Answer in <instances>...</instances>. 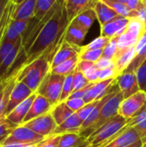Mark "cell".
Returning <instances> with one entry per match:
<instances>
[{"instance_id": "3", "label": "cell", "mask_w": 146, "mask_h": 147, "mask_svg": "<svg viewBox=\"0 0 146 147\" xmlns=\"http://www.w3.org/2000/svg\"><path fill=\"white\" fill-rule=\"evenodd\" d=\"M129 121L120 115L114 116L87 138L89 146L103 147L106 146L129 124Z\"/></svg>"}, {"instance_id": "34", "label": "cell", "mask_w": 146, "mask_h": 147, "mask_svg": "<svg viewBox=\"0 0 146 147\" xmlns=\"http://www.w3.org/2000/svg\"><path fill=\"white\" fill-rule=\"evenodd\" d=\"M111 40V38L105 37L100 35L99 37L96 38L91 42L88 43L85 46H82V51L87 50H96V49H103Z\"/></svg>"}, {"instance_id": "26", "label": "cell", "mask_w": 146, "mask_h": 147, "mask_svg": "<svg viewBox=\"0 0 146 147\" xmlns=\"http://www.w3.org/2000/svg\"><path fill=\"white\" fill-rule=\"evenodd\" d=\"M129 125L137 131L142 142V147H146V104L135 117L129 121Z\"/></svg>"}, {"instance_id": "43", "label": "cell", "mask_w": 146, "mask_h": 147, "mask_svg": "<svg viewBox=\"0 0 146 147\" xmlns=\"http://www.w3.org/2000/svg\"><path fill=\"white\" fill-rule=\"evenodd\" d=\"M61 135H51L45 138L38 144L37 147H59Z\"/></svg>"}, {"instance_id": "51", "label": "cell", "mask_w": 146, "mask_h": 147, "mask_svg": "<svg viewBox=\"0 0 146 147\" xmlns=\"http://www.w3.org/2000/svg\"><path fill=\"white\" fill-rule=\"evenodd\" d=\"M89 146V141L87 140V139L83 142V143H81L80 145H78V146H77L75 147H88Z\"/></svg>"}, {"instance_id": "31", "label": "cell", "mask_w": 146, "mask_h": 147, "mask_svg": "<svg viewBox=\"0 0 146 147\" xmlns=\"http://www.w3.org/2000/svg\"><path fill=\"white\" fill-rule=\"evenodd\" d=\"M85 140L79 134H65L60 137L59 147H75L83 143Z\"/></svg>"}, {"instance_id": "8", "label": "cell", "mask_w": 146, "mask_h": 147, "mask_svg": "<svg viewBox=\"0 0 146 147\" xmlns=\"http://www.w3.org/2000/svg\"><path fill=\"white\" fill-rule=\"evenodd\" d=\"M145 104L146 92L139 90L134 95L122 100L118 115L127 120H131L143 109Z\"/></svg>"}, {"instance_id": "42", "label": "cell", "mask_w": 146, "mask_h": 147, "mask_svg": "<svg viewBox=\"0 0 146 147\" xmlns=\"http://www.w3.org/2000/svg\"><path fill=\"white\" fill-rule=\"evenodd\" d=\"M16 42L17 41L13 42V41H9V40H4L3 41V43L0 46V65L3 63V61L5 59V58L10 53V51L12 50V48L14 47V46L15 45Z\"/></svg>"}, {"instance_id": "4", "label": "cell", "mask_w": 146, "mask_h": 147, "mask_svg": "<svg viewBox=\"0 0 146 147\" xmlns=\"http://www.w3.org/2000/svg\"><path fill=\"white\" fill-rule=\"evenodd\" d=\"M123 99H124L123 95L119 90L106 102V104L102 108V109L100 113V115L97 118V120L96 121V122L92 126H90L89 127L85 129L84 131L81 132L79 134L81 136H83V138L87 139L93 133H95L97 129H99L102 125H104L108 120H110L114 116L117 115L118 112H119L120 105Z\"/></svg>"}, {"instance_id": "54", "label": "cell", "mask_w": 146, "mask_h": 147, "mask_svg": "<svg viewBox=\"0 0 146 147\" xmlns=\"http://www.w3.org/2000/svg\"><path fill=\"white\" fill-rule=\"evenodd\" d=\"M112 1H115V2H119V3H126L127 0H112Z\"/></svg>"}, {"instance_id": "21", "label": "cell", "mask_w": 146, "mask_h": 147, "mask_svg": "<svg viewBox=\"0 0 146 147\" xmlns=\"http://www.w3.org/2000/svg\"><path fill=\"white\" fill-rule=\"evenodd\" d=\"M36 0H24L19 4H15L12 20H28L34 16Z\"/></svg>"}, {"instance_id": "25", "label": "cell", "mask_w": 146, "mask_h": 147, "mask_svg": "<svg viewBox=\"0 0 146 147\" xmlns=\"http://www.w3.org/2000/svg\"><path fill=\"white\" fill-rule=\"evenodd\" d=\"M136 50V56L131 65L125 71H134L139 69V67L143 64V62L146 59V30L143 34L135 46ZM124 71V72H125Z\"/></svg>"}, {"instance_id": "23", "label": "cell", "mask_w": 146, "mask_h": 147, "mask_svg": "<svg viewBox=\"0 0 146 147\" xmlns=\"http://www.w3.org/2000/svg\"><path fill=\"white\" fill-rule=\"evenodd\" d=\"M88 33L89 31H86L73 23H69L65 33V40L74 46L82 47Z\"/></svg>"}, {"instance_id": "33", "label": "cell", "mask_w": 146, "mask_h": 147, "mask_svg": "<svg viewBox=\"0 0 146 147\" xmlns=\"http://www.w3.org/2000/svg\"><path fill=\"white\" fill-rule=\"evenodd\" d=\"M57 1L58 0H36L34 16L37 19L41 20L54 6Z\"/></svg>"}, {"instance_id": "2", "label": "cell", "mask_w": 146, "mask_h": 147, "mask_svg": "<svg viewBox=\"0 0 146 147\" xmlns=\"http://www.w3.org/2000/svg\"><path fill=\"white\" fill-rule=\"evenodd\" d=\"M50 62L44 57H40L24 66L15 68L16 81L24 83L33 92L37 91L44 78L50 72Z\"/></svg>"}, {"instance_id": "22", "label": "cell", "mask_w": 146, "mask_h": 147, "mask_svg": "<svg viewBox=\"0 0 146 147\" xmlns=\"http://www.w3.org/2000/svg\"><path fill=\"white\" fill-rule=\"evenodd\" d=\"M30 19L28 20H12L9 23V26L7 29L5 39L9 41L15 42L21 39L25 33Z\"/></svg>"}, {"instance_id": "28", "label": "cell", "mask_w": 146, "mask_h": 147, "mask_svg": "<svg viewBox=\"0 0 146 147\" xmlns=\"http://www.w3.org/2000/svg\"><path fill=\"white\" fill-rule=\"evenodd\" d=\"M77 69H78L85 76L89 83L98 82L99 70L96 67V64L94 62L79 60Z\"/></svg>"}, {"instance_id": "45", "label": "cell", "mask_w": 146, "mask_h": 147, "mask_svg": "<svg viewBox=\"0 0 146 147\" xmlns=\"http://www.w3.org/2000/svg\"><path fill=\"white\" fill-rule=\"evenodd\" d=\"M117 73L115 71L114 68H108V69H104V70H100L99 71V76H98V82L99 81H105L108 80L111 78H116Z\"/></svg>"}, {"instance_id": "7", "label": "cell", "mask_w": 146, "mask_h": 147, "mask_svg": "<svg viewBox=\"0 0 146 147\" xmlns=\"http://www.w3.org/2000/svg\"><path fill=\"white\" fill-rule=\"evenodd\" d=\"M45 138L33 130L20 125L15 127L11 133L3 139L0 145H7V144H22V145H31V144H38L41 142Z\"/></svg>"}, {"instance_id": "35", "label": "cell", "mask_w": 146, "mask_h": 147, "mask_svg": "<svg viewBox=\"0 0 146 147\" xmlns=\"http://www.w3.org/2000/svg\"><path fill=\"white\" fill-rule=\"evenodd\" d=\"M73 91H74L73 76H72V74H70V75L65 77L64 85H63V89H62V92H61V96L59 98V102H65L70 97V96L73 93Z\"/></svg>"}, {"instance_id": "39", "label": "cell", "mask_w": 146, "mask_h": 147, "mask_svg": "<svg viewBox=\"0 0 146 147\" xmlns=\"http://www.w3.org/2000/svg\"><path fill=\"white\" fill-rule=\"evenodd\" d=\"M118 48V37L112 38L109 43L103 48L102 57L114 59Z\"/></svg>"}, {"instance_id": "10", "label": "cell", "mask_w": 146, "mask_h": 147, "mask_svg": "<svg viewBox=\"0 0 146 147\" xmlns=\"http://www.w3.org/2000/svg\"><path fill=\"white\" fill-rule=\"evenodd\" d=\"M117 84L124 99L134 95L140 90L137 74L134 71H125L117 77Z\"/></svg>"}, {"instance_id": "16", "label": "cell", "mask_w": 146, "mask_h": 147, "mask_svg": "<svg viewBox=\"0 0 146 147\" xmlns=\"http://www.w3.org/2000/svg\"><path fill=\"white\" fill-rule=\"evenodd\" d=\"M129 20L130 18L119 16L112 22L101 26V35L111 39L120 36L126 31L129 23Z\"/></svg>"}, {"instance_id": "13", "label": "cell", "mask_w": 146, "mask_h": 147, "mask_svg": "<svg viewBox=\"0 0 146 147\" xmlns=\"http://www.w3.org/2000/svg\"><path fill=\"white\" fill-rule=\"evenodd\" d=\"M99 0H65V8L69 23L78 15L94 9Z\"/></svg>"}, {"instance_id": "24", "label": "cell", "mask_w": 146, "mask_h": 147, "mask_svg": "<svg viewBox=\"0 0 146 147\" xmlns=\"http://www.w3.org/2000/svg\"><path fill=\"white\" fill-rule=\"evenodd\" d=\"M94 9L97 16V20L99 21L101 26H103L106 23L112 22L120 16L114 9L109 7L102 0H99L97 2Z\"/></svg>"}, {"instance_id": "53", "label": "cell", "mask_w": 146, "mask_h": 147, "mask_svg": "<svg viewBox=\"0 0 146 147\" xmlns=\"http://www.w3.org/2000/svg\"><path fill=\"white\" fill-rule=\"evenodd\" d=\"M39 144V143H38ZM38 144H31V145H26L25 146L23 147H37Z\"/></svg>"}, {"instance_id": "20", "label": "cell", "mask_w": 146, "mask_h": 147, "mask_svg": "<svg viewBox=\"0 0 146 147\" xmlns=\"http://www.w3.org/2000/svg\"><path fill=\"white\" fill-rule=\"evenodd\" d=\"M83 124V121L80 119L77 113H74L71 116L66 119L63 123L57 126L52 135H62L65 134H79Z\"/></svg>"}, {"instance_id": "11", "label": "cell", "mask_w": 146, "mask_h": 147, "mask_svg": "<svg viewBox=\"0 0 146 147\" xmlns=\"http://www.w3.org/2000/svg\"><path fill=\"white\" fill-rule=\"evenodd\" d=\"M116 78H111L105 81H99L96 83H93L91 86L89 88V90H87L83 100L85 102L86 104L94 102L96 100H100L112 90L113 86L117 83Z\"/></svg>"}, {"instance_id": "57", "label": "cell", "mask_w": 146, "mask_h": 147, "mask_svg": "<svg viewBox=\"0 0 146 147\" xmlns=\"http://www.w3.org/2000/svg\"><path fill=\"white\" fill-rule=\"evenodd\" d=\"M144 1H145V0H144Z\"/></svg>"}, {"instance_id": "55", "label": "cell", "mask_w": 146, "mask_h": 147, "mask_svg": "<svg viewBox=\"0 0 146 147\" xmlns=\"http://www.w3.org/2000/svg\"><path fill=\"white\" fill-rule=\"evenodd\" d=\"M145 3H146V0H145Z\"/></svg>"}, {"instance_id": "29", "label": "cell", "mask_w": 146, "mask_h": 147, "mask_svg": "<svg viewBox=\"0 0 146 147\" xmlns=\"http://www.w3.org/2000/svg\"><path fill=\"white\" fill-rule=\"evenodd\" d=\"M50 112L58 126L63 123L66 119H68L74 114V112L67 106L65 102H59L52 107Z\"/></svg>"}, {"instance_id": "37", "label": "cell", "mask_w": 146, "mask_h": 147, "mask_svg": "<svg viewBox=\"0 0 146 147\" xmlns=\"http://www.w3.org/2000/svg\"><path fill=\"white\" fill-rule=\"evenodd\" d=\"M102 52L103 49L81 51L79 54V60H86L96 63L102 57Z\"/></svg>"}, {"instance_id": "6", "label": "cell", "mask_w": 146, "mask_h": 147, "mask_svg": "<svg viewBox=\"0 0 146 147\" xmlns=\"http://www.w3.org/2000/svg\"><path fill=\"white\" fill-rule=\"evenodd\" d=\"M145 30L146 25L139 18H130L126 31L118 37L117 52L123 51L131 47H135Z\"/></svg>"}, {"instance_id": "56", "label": "cell", "mask_w": 146, "mask_h": 147, "mask_svg": "<svg viewBox=\"0 0 146 147\" xmlns=\"http://www.w3.org/2000/svg\"><path fill=\"white\" fill-rule=\"evenodd\" d=\"M88 147H90V146H88Z\"/></svg>"}, {"instance_id": "19", "label": "cell", "mask_w": 146, "mask_h": 147, "mask_svg": "<svg viewBox=\"0 0 146 147\" xmlns=\"http://www.w3.org/2000/svg\"><path fill=\"white\" fill-rule=\"evenodd\" d=\"M35 96H36V93H34L33 95H31L24 102H22L21 104L15 107L8 115H6V118L16 126L22 125L30 109V107Z\"/></svg>"}, {"instance_id": "44", "label": "cell", "mask_w": 146, "mask_h": 147, "mask_svg": "<svg viewBox=\"0 0 146 147\" xmlns=\"http://www.w3.org/2000/svg\"><path fill=\"white\" fill-rule=\"evenodd\" d=\"M67 106L74 112L77 113L83 106H85V102L81 98H69L65 101Z\"/></svg>"}, {"instance_id": "48", "label": "cell", "mask_w": 146, "mask_h": 147, "mask_svg": "<svg viewBox=\"0 0 146 147\" xmlns=\"http://www.w3.org/2000/svg\"><path fill=\"white\" fill-rule=\"evenodd\" d=\"M10 0H0V22H1V19L3 17V12L9 3Z\"/></svg>"}, {"instance_id": "41", "label": "cell", "mask_w": 146, "mask_h": 147, "mask_svg": "<svg viewBox=\"0 0 146 147\" xmlns=\"http://www.w3.org/2000/svg\"><path fill=\"white\" fill-rule=\"evenodd\" d=\"M98 101L99 100H96L94 102H89V103L85 104V106H83L80 110H78L77 112V115L80 117V119L82 121H83V122L87 120V118L89 117V115L91 114V112L95 109L96 105L97 104Z\"/></svg>"}, {"instance_id": "15", "label": "cell", "mask_w": 146, "mask_h": 147, "mask_svg": "<svg viewBox=\"0 0 146 147\" xmlns=\"http://www.w3.org/2000/svg\"><path fill=\"white\" fill-rule=\"evenodd\" d=\"M81 51H82V47L74 46L72 44L68 43L67 41H65L64 40L63 43L61 44V46L59 47V48L58 49L57 53H55V55L53 56V58L52 59V62L50 65L51 69L54 68L55 66L59 65V64H61L73 57L78 56L80 54Z\"/></svg>"}, {"instance_id": "14", "label": "cell", "mask_w": 146, "mask_h": 147, "mask_svg": "<svg viewBox=\"0 0 146 147\" xmlns=\"http://www.w3.org/2000/svg\"><path fill=\"white\" fill-rule=\"evenodd\" d=\"M139 140H140V139L137 131L128 124L110 142L103 147H126Z\"/></svg>"}, {"instance_id": "12", "label": "cell", "mask_w": 146, "mask_h": 147, "mask_svg": "<svg viewBox=\"0 0 146 147\" xmlns=\"http://www.w3.org/2000/svg\"><path fill=\"white\" fill-rule=\"evenodd\" d=\"M34 93L35 92H33L24 83L16 81L12 90L11 95L9 96V100L4 114L5 116L8 115L15 107H17L22 102H24Z\"/></svg>"}, {"instance_id": "27", "label": "cell", "mask_w": 146, "mask_h": 147, "mask_svg": "<svg viewBox=\"0 0 146 147\" xmlns=\"http://www.w3.org/2000/svg\"><path fill=\"white\" fill-rule=\"evenodd\" d=\"M97 19L96 13L95 11V9H90L83 13L78 15L74 20H72L70 23H73L82 28H83L86 31H89L90 28L94 24L95 21Z\"/></svg>"}, {"instance_id": "52", "label": "cell", "mask_w": 146, "mask_h": 147, "mask_svg": "<svg viewBox=\"0 0 146 147\" xmlns=\"http://www.w3.org/2000/svg\"><path fill=\"white\" fill-rule=\"evenodd\" d=\"M24 0H12V2L15 3V4H19V3H21L22 2H23Z\"/></svg>"}, {"instance_id": "36", "label": "cell", "mask_w": 146, "mask_h": 147, "mask_svg": "<svg viewBox=\"0 0 146 147\" xmlns=\"http://www.w3.org/2000/svg\"><path fill=\"white\" fill-rule=\"evenodd\" d=\"M73 76V85H74V91L80 90L85 87H87L90 83L85 78V76L78 70L76 69L72 73ZM73 91V92H74Z\"/></svg>"}, {"instance_id": "47", "label": "cell", "mask_w": 146, "mask_h": 147, "mask_svg": "<svg viewBox=\"0 0 146 147\" xmlns=\"http://www.w3.org/2000/svg\"><path fill=\"white\" fill-rule=\"evenodd\" d=\"M137 12V17L139 18L142 22H144V23L146 25V3L138 10H136Z\"/></svg>"}, {"instance_id": "5", "label": "cell", "mask_w": 146, "mask_h": 147, "mask_svg": "<svg viewBox=\"0 0 146 147\" xmlns=\"http://www.w3.org/2000/svg\"><path fill=\"white\" fill-rule=\"evenodd\" d=\"M65 77L52 73L51 71L42 81L36 93L45 96L52 106L59 102Z\"/></svg>"}, {"instance_id": "18", "label": "cell", "mask_w": 146, "mask_h": 147, "mask_svg": "<svg viewBox=\"0 0 146 147\" xmlns=\"http://www.w3.org/2000/svg\"><path fill=\"white\" fill-rule=\"evenodd\" d=\"M136 56L135 47H131L123 51L117 52L114 58V69L117 73V76L122 74L131 65L133 60Z\"/></svg>"}, {"instance_id": "9", "label": "cell", "mask_w": 146, "mask_h": 147, "mask_svg": "<svg viewBox=\"0 0 146 147\" xmlns=\"http://www.w3.org/2000/svg\"><path fill=\"white\" fill-rule=\"evenodd\" d=\"M22 125L33 130L34 133L43 136L44 138L52 135L58 126L51 112L46 113L28 122L22 123Z\"/></svg>"}, {"instance_id": "1", "label": "cell", "mask_w": 146, "mask_h": 147, "mask_svg": "<svg viewBox=\"0 0 146 147\" xmlns=\"http://www.w3.org/2000/svg\"><path fill=\"white\" fill-rule=\"evenodd\" d=\"M68 25L65 0H58L41 20L35 16L31 18L22 37L26 59L21 66L27 65L40 57L46 58L51 65L53 56L65 40Z\"/></svg>"}, {"instance_id": "49", "label": "cell", "mask_w": 146, "mask_h": 147, "mask_svg": "<svg viewBox=\"0 0 146 147\" xmlns=\"http://www.w3.org/2000/svg\"><path fill=\"white\" fill-rule=\"evenodd\" d=\"M26 145L22 144H7V145H0V147H23Z\"/></svg>"}, {"instance_id": "50", "label": "cell", "mask_w": 146, "mask_h": 147, "mask_svg": "<svg viewBox=\"0 0 146 147\" xmlns=\"http://www.w3.org/2000/svg\"><path fill=\"white\" fill-rule=\"evenodd\" d=\"M126 147H142V142L140 140H139V141H137V142H135V143H133V144Z\"/></svg>"}, {"instance_id": "46", "label": "cell", "mask_w": 146, "mask_h": 147, "mask_svg": "<svg viewBox=\"0 0 146 147\" xmlns=\"http://www.w3.org/2000/svg\"><path fill=\"white\" fill-rule=\"evenodd\" d=\"M95 64H96V67L99 71L100 70H104V69H108V68H114V59H107V58H104V57H102Z\"/></svg>"}, {"instance_id": "32", "label": "cell", "mask_w": 146, "mask_h": 147, "mask_svg": "<svg viewBox=\"0 0 146 147\" xmlns=\"http://www.w3.org/2000/svg\"><path fill=\"white\" fill-rule=\"evenodd\" d=\"M102 1L104 2L106 4H108L109 7H111L112 9H114L120 16H122L127 18L137 17V12L131 10L125 3L112 1V0H102Z\"/></svg>"}, {"instance_id": "30", "label": "cell", "mask_w": 146, "mask_h": 147, "mask_svg": "<svg viewBox=\"0 0 146 147\" xmlns=\"http://www.w3.org/2000/svg\"><path fill=\"white\" fill-rule=\"evenodd\" d=\"M78 62H79V55L73 57V58L59 64V65L51 69L50 71L52 73H54V74L62 75V76L66 77V76L72 74L74 72V71L77 69Z\"/></svg>"}, {"instance_id": "40", "label": "cell", "mask_w": 146, "mask_h": 147, "mask_svg": "<svg viewBox=\"0 0 146 147\" xmlns=\"http://www.w3.org/2000/svg\"><path fill=\"white\" fill-rule=\"evenodd\" d=\"M140 90L146 92V59L136 71Z\"/></svg>"}, {"instance_id": "38", "label": "cell", "mask_w": 146, "mask_h": 147, "mask_svg": "<svg viewBox=\"0 0 146 147\" xmlns=\"http://www.w3.org/2000/svg\"><path fill=\"white\" fill-rule=\"evenodd\" d=\"M17 126L9 121L6 116H0V142L5 139Z\"/></svg>"}, {"instance_id": "17", "label": "cell", "mask_w": 146, "mask_h": 147, "mask_svg": "<svg viewBox=\"0 0 146 147\" xmlns=\"http://www.w3.org/2000/svg\"><path fill=\"white\" fill-rule=\"evenodd\" d=\"M52 107L53 106L45 96L36 93V96L30 107V109H29L27 116L25 117V119L23 121V123L28 122L36 117H39L46 113L50 112L52 110Z\"/></svg>"}]
</instances>
